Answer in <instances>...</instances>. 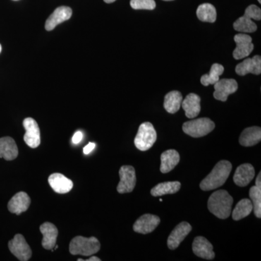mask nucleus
Masks as SVG:
<instances>
[{
    "instance_id": "obj_6",
    "label": "nucleus",
    "mask_w": 261,
    "mask_h": 261,
    "mask_svg": "<svg viewBox=\"0 0 261 261\" xmlns=\"http://www.w3.org/2000/svg\"><path fill=\"white\" fill-rule=\"evenodd\" d=\"M157 140V133L152 123H142L135 139V145L141 151H147L153 146Z\"/></svg>"
},
{
    "instance_id": "obj_17",
    "label": "nucleus",
    "mask_w": 261,
    "mask_h": 261,
    "mask_svg": "<svg viewBox=\"0 0 261 261\" xmlns=\"http://www.w3.org/2000/svg\"><path fill=\"white\" fill-rule=\"evenodd\" d=\"M235 71L239 75H245L248 73L260 75L261 73V58L255 56L252 58H247L237 65Z\"/></svg>"
},
{
    "instance_id": "obj_11",
    "label": "nucleus",
    "mask_w": 261,
    "mask_h": 261,
    "mask_svg": "<svg viewBox=\"0 0 261 261\" xmlns=\"http://www.w3.org/2000/svg\"><path fill=\"white\" fill-rule=\"evenodd\" d=\"M214 97L217 100L226 102L230 94L235 93L238 89V82L232 79H224L214 84Z\"/></svg>"
},
{
    "instance_id": "obj_3",
    "label": "nucleus",
    "mask_w": 261,
    "mask_h": 261,
    "mask_svg": "<svg viewBox=\"0 0 261 261\" xmlns=\"http://www.w3.org/2000/svg\"><path fill=\"white\" fill-rule=\"evenodd\" d=\"M100 246L99 240L94 237L87 238L77 236L70 241L69 250L70 254L73 255L91 256L99 252Z\"/></svg>"
},
{
    "instance_id": "obj_27",
    "label": "nucleus",
    "mask_w": 261,
    "mask_h": 261,
    "mask_svg": "<svg viewBox=\"0 0 261 261\" xmlns=\"http://www.w3.org/2000/svg\"><path fill=\"white\" fill-rule=\"evenodd\" d=\"M197 16L201 21L214 23L217 17L216 8L210 3L200 5L197 8Z\"/></svg>"
},
{
    "instance_id": "obj_7",
    "label": "nucleus",
    "mask_w": 261,
    "mask_h": 261,
    "mask_svg": "<svg viewBox=\"0 0 261 261\" xmlns=\"http://www.w3.org/2000/svg\"><path fill=\"white\" fill-rule=\"evenodd\" d=\"M8 247L12 254L19 260L27 261L32 257V249L25 241L23 235L20 233L15 235L14 238L10 240L8 243Z\"/></svg>"
},
{
    "instance_id": "obj_21",
    "label": "nucleus",
    "mask_w": 261,
    "mask_h": 261,
    "mask_svg": "<svg viewBox=\"0 0 261 261\" xmlns=\"http://www.w3.org/2000/svg\"><path fill=\"white\" fill-rule=\"evenodd\" d=\"M200 97L197 94L191 93L182 100L181 106L188 118H194L200 114L201 111Z\"/></svg>"
},
{
    "instance_id": "obj_38",
    "label": "nucleus",
    "mask_w": 261,
    "mask_h": 261,
    "mask_svg": "<svg viewBox=\"0 0 261 261\" xmlns=\"http://www.w3.org/2000/svg\"><path fill=\"white\" fill-rule=\"evenodd\" d=\"M163 1H173V0H163Z\"/></svg>"
},
{
    "instance_id": "obj_37",
    "label": "nucleus",
    "mask_w": 261,
    "mask_h": 261,
    "mask_svg": "<svg viewBox=\"0 0 261 261\" xmlns=\"http://www.w3.org/2000/svg\"><path fill=\"white\" fill-rule=\"evenodd\" d=\"M2 51V46L1 44H0V53H1Z\"/></svg>"
},
{
    "instance_id": "obj_35",
    "label": "nucleus",
    "mask_w": 261,
    "mask_h": 261,
    "mask_svg": "<svg viewBox=\"0 0 261 261\" xmlns=\"http://www.w3.org/2000/svg\"><path fill=\"white\" fill-rule=\"evenodd\" d=\"M78 261H101V259L99 257L92 256L90 258L87 259V260H83V259L79 258Z\"/></svg>"
},
{
    "instance_id": "obj_31",
    "label": "nucleus",
    "mask_w": 261,
    "mask_h": 261,
    "mask_svg": "<svg viewBox=\"0 0 261 261\" xmlns=\"http://www.w3.org/2000/svg\"><path fill=\"white\" fill-rule=\"evenodd\" d=\"M130 5L135 10H152L156 7L154 0H130Z\"/></svg>"
},
{
    "instance_id": "obj_13",
    "label": "nucleus",
    "mask_w": 261,
    "mask_h": 261,
    "mask_svg": "<svg viewBox=\"0 0 261 261\" xmlns=\"http://www.w3.org/2000/svg\"><path fill=\"white\" fill-rule=\"evenodd\" d=\"M192 229L191 225L185 221L177 225L168 237L167 242L168 248L170 250H175L177 248Z\"/></svg>"
},
{
    "instance_id": "obj_10",
    "label": "nucleus",
    "mask_w": 261,
    "mask_h": 261,
    "mask_svg": "<svg viewBox=\"0 0 261 261\" xmlns=\"http://www.w3.org/2000/svg\"><path fill=\"white\" fill-rule=\"evenodd\" d=\"M237 47L233 51V57L235 60H241L247 58L253 51L252 37L247 34H238L233 37Z\"/></svg>"
},
{
    "instance_id": "obj_9",
    "label": "nucleus",
    "mask_w": 261,
    "mask_h": 261,
    "mask_svg": "<svg viewBox=\"0 0 261 261\" xmlns=\"http://www.w3.org/2000/svg\"><path fill=\"white\" fill-rule=\"evenodd\" d=\"M23 124L25 130L24 141L31 148H37L41 143L40 129L37 122L34 118H27Z\"/></svg>"
},
{
    "instance_id": "obj_15",
    "label": "nucleus",
    "mask_w": 261,
    "mask_h": 261,
    "mask_svg": "<svg viewBox=\"0 0 261 261\" xmlns=\"http://www.w3.org/2000/svg\"><path fill=\"white\" fill-rule=\"evenodd\" d=\"M31 205V198L24 192L15 194L8 202V207L10 213L16 215L21 214L28 210Z\"/></svg>"
},
{
    "instance_id": "obj_20",
    "label": "nucleus",
    "mask_w": 261,
    "mask_h": 261,
    "mask_svg": "<svg viewBox=\"0 0 261 261\" xmlns=\"http://www.w3.org/2000/svg\"><path fill=\"white\" fill-rule=\"evenodd\" d=\"M72 16V10L69 7L62 6L57 8L53 14L48 18L45 23L47 31L53 30L57 25L63 23L65 20H69Z\"/></svg>"
},
{
    "instance_id": "obj_5",
    "label": "nucleus",
    "mask_w": 261,
    "mask_h": 261,
    "mask_svg": "<svg viewBox=\"0 0 261 261\" xmlns=\"http://www.w3.org/2000/svg\"><path fill=\"white\" fill-rule=\"evenodd\" d=\"M214 128V122L208 118H201L185 122L182 126L183 132L194 138H200L208 135Z\"/></svg>"
},
{
    "instance_id": "obj_14",
    "label": "nucleus",
    "mask_w": 261,
    "mask_h": 261,
    "mask_svg": "<svg viewBox=\"0 0 261 261\" xmlns=\"http://www.w3.org/2000/svg\"><path fill=\"white\" fill-rule=\"evenodd\" d=\"M212 244L203 237H197L192 244V250L197 256L206 260H214V252Z\"/></svg>"
},
{
    "instance_id": "obj_36",
    "label": "nucleus",
    "mask_w": 261,
    "mask_h": 261,
    "mask_svg": "<svg viewBox=\"0 0 261 261\" xmlns=\"http://www.w3.org/2000/svg\"><path fill=\"white\" fill-rule=\"evenodd\" d=\"M115 1H116V0H104L105 3H108V4L114 3Z\"/></svg>"
},
{
    "instance_id": "obj_30",
    "label": "nucleus",
    "mask_w": 261,
    "mask_h": 261,
    "mask_svg": "<svg viewBox=\"0 0 261 261\" xmlns=\"http://www.w3.org/2000/svg\"><path fill=\"white\" fill-rule=\"evenodd\" d=\"M250 197L253 206L254 214L258 219L261 218V189L256 186L252 187L250 190Z\"/></svg>"
},
{
    "instance_id": "obj_12",
    "label": "nucleus",
    "mask_w": 261,
    "mask_h": 261,
    "mask_svg": "<svg viewBox=\"0 0 261 261\" xmlns=\"http://www.w3.org/2000/svg\"><path fill=\"white\" fill-rule=\"evenodd\" d=\"M161 223L159 216L152 214H145L137 220L133 226L135 232L147 234L152 232Z\"/></svg>"
},
{
    "instance_id": "obj_34",
    "label": "nucleus",
    "mask_w": 261,
    "mask_h": 261,
    "mask_svg": "<svg viewBox=\"0 0 261 261\" xmlns=\"http://www.w3.org/2000/svg\"><path fill=\"white\" fill-rule=\"evenodd\" d=\"M255 186L261 189V173H259L257 175L256 181H255Z\"/></svg>"
},
{
    "instance_id": "obj_23",
    "label": "nucleus",
    "mask_w": 261,
    "mask_h": 261,
    "mask_svg": "<svg viewBox=\"0 0 261 261\" xmlns=\"http://www.w3.org/2000/svg\"><path fill=\"white\" fill-rule=\"evenodd\" d=\"M261 140V128L252 126L245 128L240 137V144L244 147L256 145Z\"/></svg>"
},
{
    "instance_id": "obj_39",
    "label": "nucleus",
    "mask_w": 261,
    "mask_h": 261,
    "mask_svg": "<svg viewBox=\"0 0 261 261\" xmlns=\"http://www.w3.org/2000/svg\"><path fill=\"white\" fill-rule=\"evenodd\" d=\"M257 1H258V3H260H260H261V0H257Z\"/></svg>"
},
{
    "instance_id": "obj_18",
    "label": "nucleus",
    "mask_w": 261,
    "mask_h": 261,
    "mask_svg": "<svg viewBox=\"0 0 261 261\" xmlns=\"http://www.w3.org/2000/svg\"><path fill=\"white\" fill-rule=\"evenodd\" d=\"M48 182L51 189L58 194L68 193L73 187L71 180L59 173L50 175L48 178Z\"/></svg>"
},
{
    "instance_id": "obj_28",
    "label": "nucleus",
    "mask_w": 261,
    "mask_h": 261,
    "mask_svg": "<svg viewBox=\"0 0 261 261\" xmlns=\"http://www.w3.org/2000/svg\"><path fill=\"white\" fill-rule=\"evenodd\" d=\"M224 71V68L223 65L219 63H214L211 66L209 74H205L201 77V84L205 87L209 85H214L218 81L220 80V75L223 74Z\"/></svg>"
},
{
    "instance_id": "obj_19",
    "label": "nucleus",
    "mask_w": 261,
    "mask_h": 261,
    "mask_svg": "<svg viewBox=\"0 0 261 261\" xmlns=\"http://www.w3.org/2000/svg\"><path fill=\"white\" fill-rule=\"evenodd\" d=\"M40 231L42 233V247L46 250H53L56 246L58 230L54 224L45 222L40 226Z\"/></svg>"
},
{
    "instance_id": "obj_29",
    "label": "nucleus",
    "mask_w": 261,
    "mask_h": 261,
    "mask_svg": "<svg viewBox=\"0 0 261 261\" xmlns=\"http://www.w3.org/2000/svg\"><path fill=\"white\" fill-rule=\"evenodd\" d=\"M253 209L251 200L248 199H243L237 204L234 210L232 212V219L234 221H239L249 216Z\"/></svg>"
},
{
    "instance_id": "obj_25",
    "label": "nucleus",
    "mask_w": 261,
    "mask_h": 261,
    "mask_svg": "<svg viewBox=\"0 0 261 261\" xmlns=\"http://www.w3.org/2000/svg\"><path fill=\"white\" fill-rule=\"evenodd\" d=\"M182 98L181 93L178 91H172L165 96L164 108L168 113H176L178 111L181 106Z\"/></svg>"
},
{
    "instance_id": "obj_8",
    "label": "nucleus",
    "mask_w": 261,
    "mask_h": 261,
    "mask_svg": "<svg viewBox=\"0 0 261 261\" xmlns=\"http://www.w3.org/2000/svg\"><path fill=\"white\" fill-rule=\"evenodd\" d=\"M120 182L117 191L120 194L129 193L136 186L137 177L135 168L132 166H123L119 170Z\"/></svg>"
},
{
    "instance_id": "obj_24",
    "label": "nucleus",
    "mask_w": 261,
    "mask_h": 261,
    "mask_svg": "<svg viewBox=\"0 0 261 261\" xmlns=\"http://www.w3.org/2000/svg\"><path fill=\"white\" fill-rule=\"evenodd\" d=\"M161 171L167 173L172 171L179 163L180 155L175 149H168L161 154Z\"/></svg>"
},
{
    "instance_id": "obj_16",
    "label": "nucleus",
    "mask_w": 261,
    "mask_h": 261,
    "mask_svg": "<svg viewBox=\"0 0 261 261\" xmlns=\"http://www.w3.org/2000/svg\"><path fill=\"white\" fill-rule=\"evenodd\" d=\"M255 176V169L250 163L240 165L235 171L233 179L235 185L239 187H246Z\"/></svg>"
},
{
    "instance_id": "obj_4",
    "label": "nucleus",
    "mask_w": 261,
    "mask_h": 261,
    "mask_svg": "<svg viewBox=\"0 0 261 261\" xmlns=\"http://www.w3.org/2000/svg\"><path fill=\"white\" fill-rule=\"evenodd\" d=\"M252 20H261V10L255 5L247 7L245 15L240 17L233 23V29L237 32L241 33H252L257 30V25Z\"/></svg>"
},
{
    "instance_id": "obj_2",
    "label": "nucleus",
    "mask_w": 261,
    "mask_h": 261,
    "mask_svg": "<svg viewBox=\"0 0 261 261\" xmlns=\"http://www.w3.org/2000/svg\"><path fill=\"white\" fill-rule=\"evenodd\" d=\"M233 197L226 190L214 192L207 201V207L211 214L220 219L229 217L233 205Z\"/></svg>"
},
{
    "instance_id": "obj_22",
    "label": "nucleus",
    "mask_w": 261,
    "mask_h": 261,
    "mask_svg": "<svg viewBox=\"0 0 261 261\" xmlns=\"http://www.w3.org/2000/svg\"><path fill=\"white\" fill-rule=\"evenodd\" d=\"M18 155V146L13 138L10 137L0 138V158L6 161H13Z\"/></svg>"
},
{
    "instance_id": "obj_32",
    "label": "nucleus",
    "mask_w": 261,
    "mask_h": 261,
    "mask_svg": "<svg viewBox=\"0 0 261 261\" xmlns=\"http://www.w3.org/2000/svg\"><path fill=\"white\" fill-rule=\"evenodd\" d=\"M82 139H83V134H82V132H76L73 135V138H72V142H73V144L75 145H77V144L80 143L82 142Z\"/></svg>"
},
{
    "instance_id": "obj_26",
    "label": "nucleus",
    "mask_w": 261,
    "mask_h": 261,
    "mask_svg": "<svg viewBox=\"0 0 261 261\" xmlns=\"http://www.w3.org/2000/svg\"><path fill=\"white\" fill-rule=\"evenodd\" d=\"M179 181H166L160 183L151 190V195L154 197H160L168 194H175L181 189Z\"/></svg>"
},
{
    "instance_id": "obj_1",
    "label": "nucleus",
    "mask_w": 261,
    "mask_h": 261,
    "mask_svg": "<svg viewBox=\"0 0 261 261\" xmlns=\"http://www.w3.org/2000/svg\"><path fill=\"white\" fill-rule=\"evenodd\" d=\"M232 169V165L228 161H219L212 171L200 184L201 190L211 191L223 186L228 179Z\"/></svg>"
},
{
    "instance_id": "obj_33",
    "label": "nucleus",
    "mask_w": 261,
    "mask_h": 261,
    "mask_svg": "<svg viewBox=\"0 0 261 261\" xmlns=\"http://www.w3.org/2000/svg\"><path fill=\"white\" fill-rule=\"evenodd\" d=\"M96 145L95 143H93V142H90L88 145L85 146L83 149L84 153L85 154H88L90 153L91 152L94 150V149L95 148Z\"/></svg>"
}]
</instances>
